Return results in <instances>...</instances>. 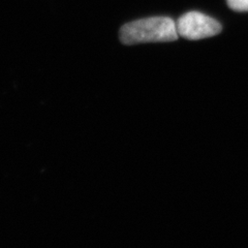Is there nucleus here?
Segmentation results:
<instances>
[{
    "instance_id": "nucleus-1",
    "label": "nucleus",
    "mask_w": 248,
    "mask_h": 248,
    "mask_svg": "<svg viewBox=\"0 0 248 248\" xmlns=\"http://www.w3.org/2000/svg\"><path fill=\"white\" fill-rule=\"evenodd\" d=\"M176 23L169 17H151L123 25L120 41L124 45L174 42L178 38Z\"/></svg>"
},
{
    "instance_id": "nucleus-3",
    "label": "nucleus",
    "mask_w": 248,
    "mask_h": 248,
    "mask_svg": "<svg viewBox=\"0 0 248 248\" xmlns=\"http://www.w3.org/2000/svg\"><path fill=\"white\" fill-rule=\"evenodd\" d=\"M230 9L236 12H248V0H227Z\"/></svg>"
},
{
    "instance_id": "nucleus-2",
    "label": "nucleus",
    "mask_w": 248,
    "mask_h": 248,
    "mask_svg": "<svg viewBox=\"0 0 248 248\" xmlns=\"http://www.w3.org/2000/svg\"><path fill=\"white\" fill-rule=\"evenodd\" d=\"M178 35L189 41H198L215 36L222 29L215 19L199 12L186 13L176 23Z\"/></svg>"
}]
</instances>
